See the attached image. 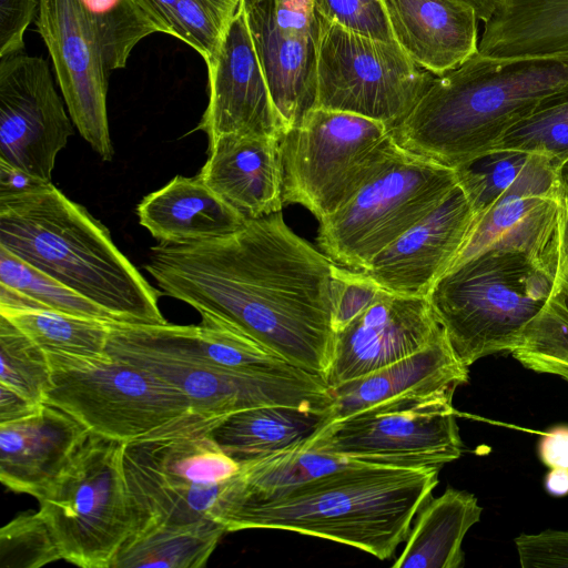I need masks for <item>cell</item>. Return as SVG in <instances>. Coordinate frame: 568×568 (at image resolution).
I'll return each instance as SVG.
<instances>
[{
    "label": "cell",
    "instance_id": "f907efd6",
    "mask_svg": "<svg viewBox=\"0 0 568 568\" xmlns=\"http://www.w3.org/2000/svg\"><path fill=\"white\" fill-rule=\"evenodd\" d=\"M565 176H566V182H567V185H568V166L565 170Z\"/></svg>",
    "mask_w": 568,
    "mask_h": 568
},
{
    "label": "cell",
    "instance_id": "f6af8a7d",
    "mask_svg": "<svg viewBox=\"0 0 568 568\" xmlns=\"http://www.w3.org/2000/svg\"><path fill=\"white\" fill-rule=\"evenodd\" d=\"M44 404L33 403L11 388L0 384V423L28 417L40 410Z\"/></svg>",
    "mask_w": 568,
    "mask_h": 568
},
{
    "label": "cell",
    "instance_id": "ac0fdd59",
    "mask_svg": "<svg viewBox=\"0 0 568 568\" xmlns=\"http://www.w3.org/2000/svg\"><path fill=\"white\" fill-rule=\"evenodd\" d=\"M205 63L209 103L197 129L209 142L224 134L281 139L284 126L252 40L244 0Z\"/></svg>",
    "mask_w": 568,
    "mask_h": 568
},
{
    "label": "cell",
    "instance_id": "f1b7e54d",
    "mask_svg": "<svg viewBox=\"0 0 568 568\" xmlns=\"http://www.w3.org/2000/svg\"><path fill=\"white\" fill-rule=\"evenodd\" d=\"M362 463L316 449L304 440L242 464L225 497L221 523L227 509L236 504L272 500L320 477Z\"/></svg>",
    "mask_w": 568,
    "mask_h": 568
},
{
    "label": "cell",
    "instance_id": "52a82bcc",
    "mask_svg": "<svg viewBox=\"0 0 568 568\" xmlns=\"http://www.w3.org/2000/svg\"><path fill=\"white\" fill-rule=\"evenodd\" d=\"M554 272L515 250H490L442 275L427 295L457 358L511 353L546 302Z\"/></svg>",
    "mask_w": 568,
    "mask_h": 568
},
{
    "label": "cell",
    "instance_id": "4dcf8cb0",
    "mask_svg": "<svg viewBox=\"0 0 568 568\" xmlns=\"http://www.w3.org/2000/svg\"><path fill=\"white\" fill-rule=\"evenodd\" d=\"M45 353L108 361L110 322L52 310H0Z\"/></svg>",
    "mask_w": 568,
    "mask_h": 568
},
{
    "label": "cell",
    "instance_id": "d6a6232c",
    "mask_svg": "<svg viewBox=\"0 0 568 568\" xmlns=\"http://www.w3.org/2000/svg\"><path fill=\"white\" fill-rule=\"evenodd\" d=\"M161 32L192 47L207 62L243 0H136Z\"/></svg>",
    "mask_w": 568,
    "mask_h": 568
},
{
    "label": "cell",
    "instance_id": "1f68e13d",
    "mask_svg": "<svg viewBox=\"0 0 568 568\" xmlns=\"http://www.w3.org/2000/svg\"><path fill=\"white\" fill-rule=\"evenodd\" d=\"M524 367L568 383V271L555 265L551 291L510 353Z\"/></svg>",
    "mask_w": 568,
    "mask_h": 568
},
{
    "label": "cell",
    "instance_id": "8d00e7d4",
    "mask_svg": "<svg viewBox=\"0 0 568 568\" xmlns=\"http://www.w3.org/2000/svg\"><path fill=\"white\" fill-rule=\"evenodd\" d=\"M0 284L39 302L45 310L118 322L116 318L37 267L0 246Z\"/></svg>",
    "mask_w": 568,
    "mask_h": 568
},
{
    "label": "cell",
    "instance_id": "9a60e30c",
    "mask_svg": "<svg viewBox=\"0 0 568 568\" xmlns=\"http://www.w3.org/2000/svg\"><path fill=\"white\" fill-rule=\"evenodd\" d=\"M244 7L258 60L286 132L316 105L318 13L313 0H244Z\"/></svg>",
    "mask_w": 568,
    "mask_h": 568
},
{
    "label": "cell",
    "instance_id": "7402d4cb",
    "mask_svg": "<svg viewBox=\"0 0 568 568\" xmlns=\"http://www.w3.org/2000/svg\"><path fill=\"white\" fill-rule=\"evenodd\" d=\"M90 432L62 409L0 423V479L16 493L38 497L63 470Z\"/></svg>",
    "mask_w": 568,
    "mask_h": 568
},
{
    "label": "cell",
    "instance_id": "7a4b0ae2",
    "mask_svg": "<svg viewBox=\"0 0 568 568\" xmlns=\"http://www.w3.org/2000/svg\"><path fill=\"white\" fill-rule=\"evenodd\" d=\"M566 88L568 57L476 53L435 75L390 135L403 150L456 169L486 155L541 100Z\"/></svg>",
    "mask_w": 568,
    "mask_h": 568
},
{
    "label": "cell",
    "instance_id": "7dc6e473",
    "mask_svg": "<svg viewBox=\"0 0 568 568\" xmlns=\"http://www.w3.org/2000/svg\"><path fill=\"white\" fill-rule=\"evenodd\" d=\"M555 264L568 271V191L560 203Z\"/></svg>",
    "mask_w": 568,
    "mask_h": 568
},
{
    "label": "cell",
    "instance_id": "ffe728a7",
    "mask_svg": "<svg viewBox=\"0 0 568 568\" xmlns=\"http://www.w3.org/2000/svg\"><path fill=\"white\" fill-rule=\"evenodd\" d=\"M476 217V211L457 183L433 212L383 248L359 272L388 293L427 297L464 247Z\"/></svg>",
    "mask_w": 568,
    "mask_h": 568
},
{
    "label": "cell",
    "instance_id": "b9f144b4",
    "mask_svg": "<svg viewBox=\"0 0 568 568\" xmlns=\"http://www.w3.org/2000/svg\"><path fill=\"white\" fill-rule=\"evenodd\" d=\"M515 546L523 568H568V530L520 534Z\"/></svg>",
    "mask_w": 568,
    "mask_h": 568
},
{
    "label": "cell",
    "instance_id": "e575fe53",
    "mask_svg": "<svg viewBox=\"0 0 568 568\" xmlns=\"http://www.w3.org/2000/svg\"><path fill=\"white\" fill-rule=\"evenodd\" d=\"M539 154L564 171L568 166V88L541 100L488 152Z\"/></svg>",
    "mask_w": 568,
    "mask_h": 568
},
{
    "label": "cell",
    "instance_id": "836d02e7",
    "mask_svg": "<svg viewBox=\"0 0 568 568\" xmlns=\"http://www.w3.org/2000/svg\"><path fill=\"white\" fill-rule=\"evenodd\" d=\"M79 3L99 42L108 72L125 68L133 48L145 37L161 32L136 0H79Z\"/></svg>",
    "mask_w": 568,
    "mask_h": 568
},
{
    "label": "cell",
    "instance_id": "ee69618b",
    "mask_svg": "<svg viewBox=\"0 0 568 568\" xmlns=\"http://www.w3.org/2000/svg\"><path fill=\"white\" fill-rule=\"evenodd\" d=\"M537 449L545 466L568 468V425H557L542 433Z\"/></svg>",
    "mask_w": 568,
    "mask_h": 568
},
{
    "label": "cell",
    "instance_id": "c3c4849f",
    "mask_svg": "<svg viewBox=\"0 0 568 568\" xmlns=\"http://www.w3.org/2000/svg\"><path fill=\"white\" fill-rule=\"evenodd\" d=\"M549 469L544 478L546 491L554 497L568 496V468L554 467Z\"/></svg>",
    "mask_w": 568,
    "mask_h": 568
},
{
    "label": "cell",
    "instance_id": "4316f807",
    "mask_svg": "<svg viewBox=\"0 0 568 568\" xmlns=\"http://www.w3.org/2000/svg\"><path fill=\"white\" fill-rule=\"evenodd\" d=\"M481 511L473 494L448 487L439 497L423 505L393 567H460L464 562V537L480 520Z\"/></svg>",
    "mask_w": 568,
    "mask_h": 568
},
{
    "label": "cell",
    "instance_id": "4fadbf2b",
    "mask_svg": "<svg viewBox=\"0 0 568 568\" xmlns=\"http://www.w3.org/2000/svg\"><path fill=\"white\" fill-rule=\"evenodd\" d=\"M453 396H417L375 406L323 426L305 442L369 464L440 468L463 453Z\"/></svg>",
    "mask_w": 568,
    "mask_h": 568
},
{
    "label": "cell",
    "instance_id": "8fae6325",
    "mask_svg": "<svg viewBox=\"0 0 568 568\" xmlns=\"http://www.w3.org/2000/svg\"><path fill=\"white\" fill-rule=\"evenodd\" d=\"M45 354L51 369L45 404L92 434L128 443L195 413L179 388L135 365Z\"/></svg>",
    "mask_w": 568,
    "mask_h": 568
},
{
    "label": "cell",
    "instance_id": "9c48e42d",
    "mask_svg": "<svg viewBox=\"0 0 568 568\" xmlns=\"http://www.w3.org/2000/svg\"><path fill=\"white\" fill-rule=\"evenodd\" d=\"M123 444L90 433L58 477L37 497L62 559L112 568L133 531Z\"/></svg>",
    "mask_w": 568,
    "mask_h": 568
},
{
    "label": "cell",
    "instance_id": "2e32d148",
    "mask_svg": "<svg viewBox=\"0 0 568 568\" xmlns=\"http://www.w3.org/2000/svg\"><path fill=\"white\" fill-rule=\"evenodd\" d=\"M34 21L73 124L103 161H111L108 71L79 0H39Z\"/></svg>",
    "mask_w": 568,
    "mask_h": 568
},
{
    "label": "cell",
    "instance_id": "ab89813d",
    "mask_svg": "<svg viewBox=\"0 0 568 568\" xmlns=\"http://www.w3.org/2000/svg\"><path fill=\"white\" fill-rule=\"evenodd\" d=\"M323 18L348 30L385 42H395L382 0H313Z\"/></svg>",
    "mask_w": 568,
    "mask_h": 568
},
{
    "label": "cell",
    "instance_id": "5bb4252c",
    "mask_svg": "<svg viewBox=\"0 0 568 568\" xmlns=\"http://www.w3.org/2000/svg\"><path fill=\"white\" fill-rule=\"evenodd\" d=\"M73 133L48 62L23 52L0 58V161L51 182Z\"/></svg>",
    "mask_w": 568,
    "mask_h": 568
},
{
    "label": "cell",
    "instance_id": "484cf974",
    "mask_svg": "<svg viewBox=\"0 0 568 568\" xmlns=\"http://www.w3.org/2000/svg\"><path fill=\"white\" fill-rule=\"evenodd\" d=\"M478 53L495 59L568 57V0H504L484 22Z\"/></svg>",
    "mask_w": 568,
    "mask_h": 568
},
{
    "label": "cell",
    "instance_id": "ba28073f",
    "mask_svg": "<svg viewBox=\"0 0 568 568\" xmlns=\"http://www.w3.org/2000/svg\"><path fill=\"white\" fill-rule=\"evenodd\" d=\"M383 122L314 108L280 139L284 204L318 221L344 205L399 151Z\"/></svg>",
    "mask_w": 568,
    "mask_h": 568
},
{
    "label": "cell",
    "instance_id": "d590c367",
    "mask_svg": "<svg viewBox=\"0 0 568 568\" xmlns=\"http://www.w3.org/2000/svg\"><path fill=\"white\" fill-rule=\"evenodd\" d=\"M0 366V384L33 403H45L51 387L45 352L1 314Z\"/></svg>",
    "mask_w": 568,
    "mask_h": 568
},
{
    "label": "cell",
    "instance_id": "bcb514c9",
    "mask_svg": "<svg viewBox=\"0 0 568 568\" xmlns=\"http://www.w3.org/2000/svg\"><path fill=\"white\" fill-rule=\"evenodd\" d=\"M49 183L28 172L0 161V196L20 194Z\"/></svg>",
    "mask_w": 568,
    "mask_h": 568
},
{
    "label": "cell",
    "instance_id": "681fc988",
    "mask_svg": "<svg viewBox=\"0 0 568 568\" xmlns=\"http://www.w3.org/2000/svg\"><path fill=\"white\" fill-rule=\"evenodd\" d=\"M470 4L477 12L479 20L486 22L499 8L504 0H462Z\"/></svg>",
    "mask_w": 568,
    "mask_h": 568
},
{
    "label": "cell",
    "instance_id": "277c9868",
    "mask_svg": "<svg viewBox=\"0 0 568 568\" xmlns=\"http://www.w3.org/2000/svg\"><path fill=\"white\" fill-rule=\"evenodd\" d=\"M0 246L55 278L118 322L168 323L153 288L109 230L52 182L0 196Z\"/></svg>",
    "mask_w": 568,
    "mask_h": 568
},
{
    "label": "cell",
    "instance_id": "7c38bea8",
    "mask_svg": "<svg viewBox=\"0 0 568 568\" xmlns=\"http://www.w3.org/2000/svg\"><path fill=\"white\" fill-rule=\"evenodd\" d=\"M316 105L396 126L435 75L396 42L346 29L318 14Z\"/></svg>",
    "mask_w": 568,
    "mask_h": 568
},
{
    "label": "cell",
    "instance_id": "cb8c5ba5",
    "mask_svg": "<svg viewBox=\"0 0 568 568\" xmlns=\"http://www.w3.org/2000/svg\"><path fill=\"white\" fill-rule=\"evenodd\" d=\"M395 42L420 68L442 75L478 53L476 10L462 0H382Z\"/></svg>",
    "mask_w": 568,
    "mask_h": 568
},
{
    "label": "cell",
    "instance_id": "f35d334b",
    "mask_svg": "<svg viewBox=\"0 0 568 568\" xmlns=\"http://www.w3.org/2000/svg\"><path fill=\"white\" fill-rule=\"evenodd\" d=\"M59 559L58 545L39 513L17 516L1 528V567L39 568Z\"/></svg>",
    "mask_w": 568,
    "mask_h": 568
},
{
    "label": "cell",
    "instance_id": "83f0119b",
    "mask_svg": "<svg viewBox=\"0 0 568 568\" xmlns=\"http://www.w3.org/2000/svg\"><path fill=\"white\" fill-rule=\"evenodd\" d=\"M326 412L266 405L243 409L221 419L211 435L239 465L304 442L325 424Z\"/></svg>",
    "mask_w": 568,
    "mask_h": 568
},
{
    "label": "cell",
    "instance_id": "44dd1931",
    "mask_svg": "<svg viewBox=\"0 0 568 568\" xmlns=\"http://www.w3.org/2000/svg\"><path fill=\"white\" fill-rule=\"evenodd\" d=\"M468 382L444 329L424 348L393 364L331 388L325 425L368 408L417 396L453 394Z\"/></svg>",
    "mask_w": 568,
    "mask_h": 568
},
{
    "label": "cell",
    "instance_id": "603a6c76",
    "mask_svg": "<svg viewBox=\"0 0 568 568\" xmlns=\"http://www.w3.org/2000/svg\"><path fill=\"white\" fill-rule=\"evenodd\" d=\"M197 176L247 220L282 211L280 139L224 134L209 142Z\"/></svg>",
    "mask_w": 568,
    "mask_h": 568
},
{
    "label": "cell",
    "instance_id": "d4e9b609",
    "mask_svg": "<svg viewBox=\"0 0 568 568\" xmlns=\"http://www.w3.org/2000/svg\"><path fill=\"white\" fill-rule=\"evenodd\" d=\"M140 224L159 243L187 244L226 236L247 219L197 175L175 176L136 207Z\"/></svg>",
    "mask_w": 568,
    "mask_h": 568
},
{
    "label": "cell",
    "instance_id": "60d3db41",
    "mask_svg": "<svg viewBox=\"0 0 568 568\" xmlns=\"http://www.w3.org/2000/svg\"><path fill=\"white\" fill-rule=\"evenodd\" d=\"M359 271L338 265L333 307V329L336 333L367 308L383 292Z\"/></svg>",
    "mask_w": 568,
    "mask_h": 568
},
{
    "label": "cell",
    "instance_id": "e0dca14e",
    "mask_svg": "<svg viewBox=\"0 0 568 568\" xmlns=\"http://www.w3.org/2000/svg\"><path fill=\"white\" fill-rule=\"evenodd\" d=\"M567 191L565 171L537 154L528 171L477 214L449 270L486 251L515 250L554 272L559 210Z\"/></svg>",
    "mask_w": 568,
    "mask_h": 568
},
{
    "label": "cell",
    "instance_id": "6da1fadb",
    "mask_svg": "<svg viewBox=\"0 0 568 568\" xmlns=\"http://www.w3.org/2000/svg\"><path fill=\"white\" fill-rule=\"evenodd\" d=\"M144 268L163 294L201 317L233 326L325 379L338 265L288 227L282 212L250 219L223 237L159 243Z\"/></svg>",
    "mask_w": 568,
    "mask_h": 568
},
{
    "label": "cell",
    "instance_id": "7bdbcfd3",
    "mask_svg": "<svg viewBox=\"0 0 568 568\" xmlns=\"http://www.w3.org/2000/svg\"><path fill=\"white\" fill-rule=\"evenodd\" d=\"M38 11L39 0H0V58L23 52L24 33Z\"/></svg>",
    "mask_w": 568,
    "mask_h": 568
},
{
    "label": "cell",
    "instance_id": "74e56055",
    "mask_svg": "<svg viewBox=\"0 0 568 568\" xmlns=\"http://www.w3.org/2000/svg\"><path fill=\"white\" fill-rule=\"evenodd\" d=\"M537 154L497 151L456 168L459 186L476 213L485 211L531 166Z\"/></svg>",
    "mask_w": 568,
    "mask_h": 568
},
{
    "label": "cell",
    "instance_id": "5b68a950",
    "mask_svg": "<svg viewBox=\"0 0 568 568\" xmlns=\"http://www.w3.org/2000/svg\"><path fill=\"white\" fill-rule=\"evenodd\" d=\"M108 354L179 388L193 410L211 417L266 405L326 412L332 403L324 377L292 366L270 372L226 369L210 363L189 342L183 325L110 322Z\"/></svg>",
    "mask_w": 568,
    "mask_h": 568
},
{
    "label": "cell",
    "instance_id": "3957f363",
    "mask_svg": "<svg viewBox=\"0 0 568 568\" xmlns=\"http://www.w3.org/2000/svg\"><path fill=\"white\" fill-rule=\"evenodd\" d=\"M439 469L362 463L272 500L236 504L222 524L226 532L261 528L320 537L384 560L408 536Z\"/></svg>",
    "mask_w": 568,
    "mask_h": 568
},
{
    "label": "cell",
    "instance_id": "30bf717a",
    "mask_svg": "<svg viewBox=\"0 0 568 568\" xmlns=\"http://www.w3.org/2000/svg\"><path fill=\"white\" fill-rule=\"evenodd\" d=\"M457 183L455 169L400 148L344 205L318 221L317 245L335 264L362 271Z\"/></svg>",
    "mask_w": 568,
    "mask_h": 568
},
{
    "label": "cell",
    "instance_id": "d6986e66",
    "mask_svg": "<svg viewBox=\"0 0 568 568\" xmlns=\"http://www.w3.org/2000/svg\"><path fill=\"white\" fill-rule=\"evenodd\" d=\"M442 331L427 297L383 291L335 333L325 381L333 388L393 364L427 346Z\"/></svg>",
    "mask_w": 568,
    "mask_h": 568
},
{
    "label": "cell",
    "instance_id": "f546056e",
    "mask_svg": "<svg viewBox=\"0 0 568 568\" xmlns=\"http://www.w3.org/2000/svg\"><path fill=\"white\" fill-rule=\"evenodd\" d=\"M225 532L212 520L152 525L129 537L112 568H201Z\"/></svg>",
    "mask_w": 568,
    "mask_h": 568
},
{
    "label": "cell",
    "instance_id": "8992f818",
    "mask_svg": "<svg viewBox=\"0 0 568 568\" xmlns=\"http://www.w3.org/2000/svg\"><path fill=\"white\" fill-rule=\"evenodd\" d=\"M223 418L192 413L123 444L132 534L160 524L222 525L225 497L240 471L211 435Z\"/></svg>",
    "mask_w": 568,
    "mask_h": 568
}]
</instances>
